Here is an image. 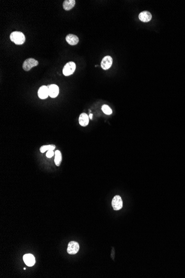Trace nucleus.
Returning <instances> with one entry per match:
<instances>
[{"instance_id": "f257e3e1", "label": "nucleus", "mask_w": 185, "mask_h": 278, "mask_svg": "<svg viewBox=\"0 0 185 278\" xmlns=\"http://www.w3.org/2000/svg\"><path fill=\"white\" fill-rule=\"evenodd\" d=\"M10 40L16 44L21 45L24 44L26 41V37L25 35L21 32L14 31L11 33L10 35Z\"/></svg>"}, {"instance_id": "f03ea898", "label": "nucleus", "mask_w": 185, "mask_h": 278, "mask_svg": "<svg viewBox=\"0 0 185 278\" xmlns=\"http://www.w3.org/2000/svg\"><path fill=\"white\" fill-rule=\"evenodd\" d=\"M76 65L73 62H69L64 66L63 69V74L65 76H69L73 74L76 70Z\"/></svg>"}, {"instance_id": "7ed1b4c3", "label": "nucleus", "mask_w": 185, "mask_h": 278, "mask_svg": "<svg viewBox=\"0 0 185 278\" xmlns=\"http://www.w3.org/2000/svg\"><path fill=\"white\" fill-rule=\"evenodd\" d=\"M39 64L38 61L35 60L34 58H28L24 61L23 63L22 67L23 69L26 71H28L31 70L32 67L37 66Z\"/></svg>"}, {"instance_id": "20e7f679", "label": "nucleus", "mask_w": 185, "mask_h": 278, "mask_svg": "<svg viewBox=\"0 0 185 278\" xmlns=\"http://www.w3.org/2000/svg\"><path fill=\"white\" fill-rule=\"evenodd\" d=\"M79 250V244L76 242L72 241L68 244L67 252L69 254L74 255L78 252Z\"/></svg>"}, {"instance_id": "39448f33", "label": "nucleus", "mask_w": 185, "mask_h": 278, "mask_svg": "<svg viewBox=\"0 0 185 278\" xmlns=\"http://www.w3.org/2000/svg\"><path fill=\"white\" fill-rule=\"evenodd\" d=\"M112 207L115 210H119L123 207V200L119 196H115L112 200Z\"/></svg>"}, {"instance_id": "423d86ee", "label": "nucleus", "mask_w": 185, "mask_h": 278, "mask_svg": "<svg viewBox=\"0 0 185 278\" xmlns=\"http://www.w3.org/2000/svg\"><path fill=\"white\" fill-rule=\"evenodd\" d=\"M113 64V58L110 56H106L103 58L101 62V67L104 70H108Z\"/></svg>"}, {"instance_id": "0eeeda50", "label": "nucleus", "mask_w": 185, "mask_h": 278, "mask_svg": "<svg viewBox=\"0 0 185 278\" xmlns=\"http://www.w3.org/2000/svg\"><path fill=\"white\" fill-rule=\"evenodd\" d=\"M38 95L39 98H41L42 99H44L48 98V97L49 96V91L48 86H42L38 90Z\"/></svg>"}, {"instance_id": "6e6552de", "label": "nucleus", "mask_w": 185, "mask_h": 278, "mask_svg": "<svg viewBox=\"0 0 185 278\" xmlns=\"http://www.w3.org/2000/svg\"><path fill=\"white\" fill-rule=\"evenodd\" d=\"M48 91H49V96L51 98H56L57 97L59 94V87L57 85H50L48 86Z\"/></svg>"}, {"instance_id": "1a4fd4ad", "label": "nucleus", "mask_w": 185, "mask_h": 278, "mask_svg": "<svg viewBox=\"0 0 185 278\" xmlns=\"http://www.w3.org/2000/svg\"><path fill=\"white\" fill-rule=\"evenodd\" d=\"M23 261L25 264L28 267H32L35 263V256L32 254H27L24 255L23 257Z\"/></svg>"}, {"instance_id": "9d476101", "label": "nucleus", "mask_w": 185, "mask_h": 278, "mask_svg": "<svg viewBox=\"0 0 185 278\" xmlns=\"http://www.w3.org/2000/svg\"><path fill=\"white\" fill-rule=\"evenodd\" d=\"M139 19L143 22H148L152 19V15L150 12L145 11L139 14Z\"/></svg>"}, {"instance_id": "9b49d317", "label": "nucleus", "mask_w": 185, "mask_h": 278, "mask_svg": "<svg viewBox=\"0 0 185 278\" xmlns=\"http://www.w3.org/2000/svg\"><path fill=\"white\" fill-rule=\"evenodd\" d=\"M66 41L71 46H75L79 42V38L76 35L69 34L66 36Z\"/></svg>"}, {"instance_id": "f8f14e48", "label": "nucleus", "mask_w": 185, "mask_h": 278, "mask_svg": "<svg viewBox=\"0 0 185 278\" xmlns=\"http://www.w3.org/2000/svg\"><path fill=\"white\" fill-rule=\"evenodd\" d=\"M89 116L85 113H83L80 115L79 118V123L80 125L83 127H85L89 124Z\"/></svg>"}, {"instance_id": "ddd939ff", "label": "nucleus", "mask_w": 185, "mask_h": 278, "mask_svg": "<svg viewBox=\"0 0 185 278\" xmlns=\"http://www.w3.org/2000/svg\"><path fill=\"white\" fill-rule=\"evenodd\" d=\"M76 4L75 0H65L63 3V7L65 11H69L73 8Z\"/></svg>"}, {"instance_id": "4468645a", "label": "nucleus", "mask_w": 185, "mask_h": 278, "mask_svg": "<svg viewBox=\"0 0 185 278\" xmlns=\"http://www.w3.org/2000/svg\"><path fill=\"white\" fill-rule=\"evenodd\" d=\"M62 161V153L59 150H57L55 152V162L57 166H59L61 164Z\"/></svg>"}, {"instance_id": "2eb2a0df", "label": "nucleus", "mask_w": 185, "mask_h": 278, "mask_svg": "<svg viewBox=\"0 0 185 278\" xmlns=\"http://www.w3.org/2000/svg\"><path fill=\"white\" fill-rule=\"evenodd\" d=\"M56 145H45L40 148V152L42 153H44L46 151L55 150Z\"/></svg>"}, {"instance_id": "dca6fc26", "label": "nucleus", "mask_w": 185, "mask_h": 278, "mask_svg": "<svg viewBox=\"0 0 185 278\" xmlns=\"http://www.w3.org/2000/svg\"><path fill=\"white\" fill-rule=\"evenodd\" d=\"M101 109L105 115H110L112 114V109L109 107V106H108L106 104H104L101 107Z\"/></svg>"}, {"instance_id": "f3484780", "label": "nucleus", "mask_w": 185, "mask_h": 278, "mask_svg": "<svg viewBox=\"0 0 185 278\" xmlns=\"http://www.w3.org/2000/svg\"><path fill=\"white\" fill-rule=\"evenodd\" d=\"M55 152H53V150H48L46 153V156L47 158H52L53 155H55Z\"/></svg>"}, {"instance_id": "a211bd4d", "label": "nucleus", "mask_w": 185, "mask_h": 278, "mask_svg": "<svg viewBox=\"0 0 185 278\" xmlns=\"http://www.w3.org/2000/svg\"><path fill=\"white\" fill-rule=\"evenodd\" d=\"M89 118H90V119H91V120H92V113H90V115H89Z\"/></svg>"}]
</instances>
